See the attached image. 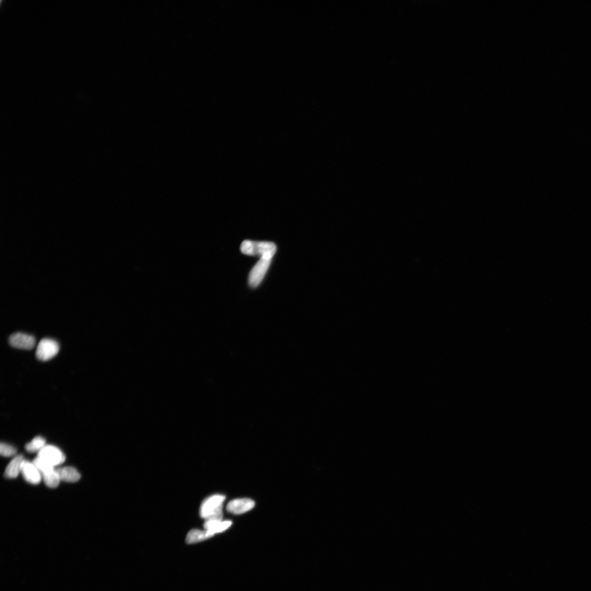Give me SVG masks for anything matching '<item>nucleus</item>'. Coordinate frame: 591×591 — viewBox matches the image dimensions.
<instances>
[{"instance_id": "obj_1", "label": "nucleus", "mask_w": 591, "mask_h": 591, "mask_svg": "<svg viewBox=\"0 0 591 591\" xmlns=\"http://www.w3.org/2000/svg\"><path fill=\"white\" fill-rule=\"evenodd\" d=\"M240 250L242 253L248 255L271 259L277 251V246L273 243L267 241L247 240L241 244Z\"/></svg>"}, {"instance_id": "obj_2", "label": "nucleus", "mask_w": 591, "mask_h": 591, "mask_svg": "<svg viewBox=\"0 0 591 591\" xmlns=\"http://www.w3.org/2000/svg\"><path fill=\"white\" fill-rule=\"evenodd\" d=\"M226 497L223 495L217 494L210 496L202 503L200 508V515L205 521L209 520H222L223 504Z\"/></svg>"}, {"instance_id": "obj_3", "label": "nucleus", "mask_w": 591, "mask_h": 591, "mask_svg": "<svg viewBox=\"0 0 591 591\" xmlns=\"http://www.w3.org/2000/svg\"><path fill=\"white\" fill-rule=\"evenodd\" d=\"M33 463L39 470L45 485L51 489L57 487L60 481L57 469L53 466L47 463L44 460L37 456Z\"/></svg>"}, {"instance_id": "obj_4", "label": "nucleus", "mask_w": 591, "mask_h": 591, "mask_svg": "<svg viewBox=\"0 0 591 591\" xmlns=\"http://www.w3.org/2000/svg\"><path fill=\"white\" fill-rule=\"evenodd\" d=\"M59 351V345L57 341L52 339L44 338L38 344L36 356L41 361H49L57 355Z\"/></svg>"}, {"instance_id": "obj_5", "label": "nucleus", "mask_w": 591, "mask_h": 591, "mask_svg": "<svg viewBox=\"0 0 591 591\" xmlns=\"http://www.w3.org/2000/svg\"><path fill=\"white\" fill-rule=\"evenodd\" d=\"M271 259L261 258L253 267L249 276V286L253 288L257 287L264 279L270 265Z\"/></svg>"}, {"instance_id": "obj_6", "label": "nucleus", "mask_w": 591, "mask_h": 591, "mask_svg": "<svg viewBox=\"0 0 591 591\" xmlns=\"http://www.w3.org/2000/svg\"><path fill=\"white\" fill-rule=\"evenodd\" d=\"M37 456L54 467L63 464L66 460V456L63 452L53 445H46L38 453Z\"/></svg>"}, {"instance_id": "obj_7", "label": "nucleus", "mask_w": 591, "mask_h": 591, "mask_svg": "<svg viewBox=\"0 0 591 591\" xmlns=\"http://www.w3.org/2000/svg\"><path fill=\"white\" fill-rule=\"evenodd\" d=\"M9 343L13 347L31 350L35 346L36 340L33 336L17 332L10 336Z\"/></svg>"}, {"instance_id": "obj_8", "label": "nucleus", "mask_w": 591, "mask_h": 591, "mask_svg": "<svg viewBox=\"0 0 591 591\" xmlns=\"http://www.w3.org/2000/svg\"><path fill=\"white\" fill-rule=\"evenodd\" d=\"M21 473L26 481L32 485L39 484L42 480L41 474L33 463L24 460L21 465Z\"/></svg>"}, {"instance_id": "obj_9", "label": "nucleus", "mask_w": 591, "mask_h": 591, "mask_svg": "<svg viewBox=\"0 0 591 591\" xmlns=\"http://www.w3.org/2000/svg\"><path fill=\"white\" fill-rule=\"evenodd\" d=\"M253 500L243 498L232 500L227 504V510L235 515H240L251 510L254 507Z\"/></svg>"}, {"instance_id": "obj_10", "label": "nucleus", "mask_w": 591, "mask_h": 591, "mask_svg": "<svg viewBox=\"0 0 591 591\" xmlns=\"http://www.w3.org/2000/svg\"><path fill=\"white\" fill-rule=\"evenodd\" d=\"M232 524L231 521L209 520L205 521L204 528L210 538L215 534L225 531L231 527Z\"/></svg>"}, {"instance_id": "obj_11", "label": "nucleus", "mask_w": 591, "mask_h": 591, "mask_svg": "<svg viewBox=\"0 0 591 591\" xmlns=\"http://www.w3.org/2000/svg\"><path fill=\"white\" fill-rule=\"evenodd\" d=\"M60 481L76 482L80 480L81 474L75 468L65 467L57 469Z\"/></svg>"}, {"instance_id": "obj_12", "label": "nucleus", "mask_w": 591, "mask_h": 591, "mask_svg": "<svg viewBox=\"0 0 591 591\" xmlns=\"http://www.w3.org/2000/svg\"><path fill=\"white\" fill-rule=\"evenodd\" d=\"M24 460L22 455L16 456L8 464L5 472V477L8 478H15L18 476L21 473V465Z\"/></svg>"}, {"instance_id": "obj_13", "label": "nucleus", "mask_w": 591, "mask_h": 591, "mask_svg": "<svg viewBox=\"0 0 591 591\" xmlns=\"http://www.w3.org/2000/svg\"><path fill=\"white\" fill-rule=\"evenodd\" d=\"M209 538L205 530L192 529L187 534L186 541L187 543H195L204 541Z\"/></svg>"}, {"instance_id": "obj_14", "label": "nucleus", "mask_w": 591, "mask_h": 591, "mask_svg": "<svg viewBox=\"0 0 591 591\" xmlns=\"http://www.w3.org/2000/svg\"><path fill=\"white\" fill-rule=\"evenodd\" d=\"M46 439L41 437L34 438L25 445V450L30 453L39 452L46 446Z\"/></svg>"}, {"instance_id": "obj_15", "label": "nucleus", "mask_w": 591, "mask_h": 591, "mask_svg": "<svg viewBox=\"0 0 591 591\" xmlns=\"http://www.w3.org/2000/svg\"><path fill=\"white\" fill-rule=\"evenodd\" d=\"M0 454L2 456L6 457L15 456L17 454V449L8 444L1 443L0 445Z\"/></svg>"}]
</instances>
